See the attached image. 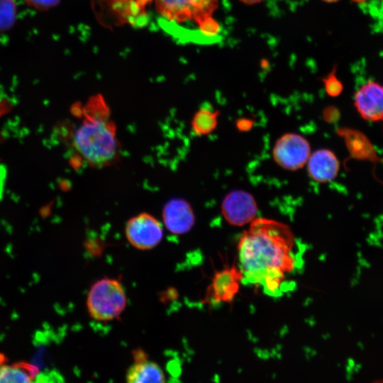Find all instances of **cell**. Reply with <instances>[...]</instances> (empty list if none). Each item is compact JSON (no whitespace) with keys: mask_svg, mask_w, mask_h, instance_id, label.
<instances>
[{"mask_svg":"<svg viewBox=\"0 0 383 383\" xmlns=\"http://www.w3.org/2000/svg\"><path fill=\"white\" fill-rule=\"evenodd\" d=\"M6 357L0 354V382H32L40 373V368L25 361L8 364Z\"/></svg>","mask_w":383,"mask_h":383,"instance_id":"12","label":"cell"},{"mask_svg":"<svg viewBox=\"0 0 383 383\" xmlns=\"http://www.w3.org/2000/svg\"><path fill=\"white\" fill-rule=\"evenodd\" d=\"M354 105L363 119L383 121V84L374 81L362 84L355 94Z\"/></svg>","mask_w":383,"mask_h":383,"instance_id":"9","label":"cell"},{"mask_svg":"<svg viewBox=\"0 0 383 383\" xmlns=\"http://www.w3.org/2000/svg\"><path fill=\"white\" fill-rule=\"evenodd\" d=\"M160 18L165 26L174 29L193 26L206 37H213L218 25L212 16L218 0H155Z\"/></svg>","mask_w":383,"mask_h":383,"instance_id":"3","label":"cell"},{"mask_svg":"<svg viewBox=\"0 0 383 383\" xmlns=\"http://www.w3.org/2000/svg\"><path fill=\"white\" fill-rule=\"evenodd\" d=\"M243 274L239 267L233 265L218 271L209 286L206 299L214 304H229L236 297Z\"/></svg>","mask_w":383,"mask_h":383,"instance_id":"8","label":"cell"},{"mask_svg":"<svg viewBox=\"0 0 383 383\" xmlns=\"http://www.w3.org/2000/svg\"><path fill=\"white\" fill-rule=\"evenodd\" d=\"M295 247V236L288 225L256 217L238 244L243 283L260 286L271 296L282 295L287 287V277L300 264Z\"/></svg>","mask_w":383,"mask_h":383,"instance_id":"1","label":"cell"},{"mask_svg":"<svg viewBox=\"0 0 383 383\" xmlns=\"http://www.w3.org/2000/svg\"><path fill=\"white\" fill-rule=\"evenodd\" d=\"M74 146L92 167L111 164L119 150L114 123L107 118H87L74 133Z\"/></svg>","mask_w":383,"mask_h":383,"instance_id":"2","label":"cell"},{"mask_svg":"<svg viewBox=\"0 0 383 383\" xmlns=\"http://www.w3.org/2000/svg\"><path fill=\"white\" fill-rule=\"evenodd\" d=\"M311 153L309 141L302 135L294 133L280 136L272 149L274 161L279 167L291 171L302 168Z\"/></svg>","mask_w":383,"mask_h":383,"instance_id":"5","label":"cell"},{"mask_svg":"<svg viewBox=\"0 0 383 383\" xmlns=\"http://www.w3.org/2000/svg\"><path fill=\"white\" fill-rule=\"evenodd\" d=\"M218 111L201 109L197 111L192 121V128L197 135H205L213 132L218 124Z\"/></svg>","mask_w":383,"mask_h":383,"instance_id":"14","label":"cell"},{"mask_svg":"<svg viewBox=\"0 0 383 383\" xmlns=\"http://www.w3.org/2000/svg\"><path fill=\"white\" fill-rule=\"evenodd\" d=\"M126 381L130 383L164 382L165 376L161 367L148 359L134 362L127 370Z\"/></svg>","mask_w":383,"mask_h":383,"instance_id":"13","label":"cell"},{"mask_svg":"<svg viewBox=\"0 0 383 383\" xmlns=\"http://www.w3.org/2000/svg\"><path fill=\"white\" fill-rule=\"evenodd\" d=\"M1 196V194H0V196Z\"/></svg>","mask_w":383,"mask_h":383,"instance_id":"24","label":"cell"},{"mask_svg":"<svg viewBox=\"0 0 383 383\" xmlns=\"http://www.w3.org/2000/svg\"><path fill=\"white\" fill-rule=\"evenodd\" d=\"M257 205L255 197L245 190H233L223 198L221 213L231 226H243L250 223L257 216Z\"/></svg>","mask_w":383,"mask_h":383,"instance_id":"7","label":"cell"},{"mask_svg":"<svg viewBox=\"0 0 383 383\" xmlns=\"http://www.w3.org/2000/svg\"><path fill=\"white\" fill-rule=\"evenodd\" d=\"M17 6L13 0H0V32L11 29L15 24Z\"/></svg>","mask_w":383,"mask_h":383,"instance_id":"15","label":"cell"},{"mask_svg":"<svg viewBox=\"0 0 383 383\" xmlns=\"http://www.w3.org/2000/svg\"><path fill=\"white\" fill-rule=\"evenodd\" d=\"M322 1H323L325 2H327V3H333V2H336V1H338L339 0H322Z\"/></svg>","mask_w":383,"mask_h":383,"instance_id":"22","label":"cell"},{"mask_svg":"<svg viewBox=\"0 0 383 383\" xmlns=\"http://www.w3.org/2000/svg\"><path fill=\"white\" fill-rule=\"evenodd\" d=\"M30 7L38 11H48L55 7L61 0H24Z\"/></svg>","mask_w":383,"mask_h":383,"instance_id":"17","label":"cell"},{"mask_svg":"<svg viewBox=\"0 0 383 383\" xmlns=\"http://www.w3.org/2000/svg\"><path fill=\"white\" fill-rule=\"evenodd\" d=\"M251 123L250 120L243 119L238 123V128L242 131H247L251 127Z\"/></svg>","mask_w":383,"mask_h":383,"instance_id":"19","label":"cell"},{"mask_svg":"<svg viewBox=\"0 0 383 383\" xmlns=\"http://www.w3.org/2000/svg\"><path fill=\"white\" fill-rule=\"evenodd\" d=\"M127 304L126 294L119 279L104 277L93 284L87 298L90 316L99 321L118 318Z\"/></svg>","mask_w":383,"mask_h":383,"instance_id":"4","label":"cell"},{"mask_svg":"<svg viewBox=\"0 0 383 383\" xmlns=\"http://www.w3.org/2000/svg\"><path fill=\"white\" fill-rule=\"evenodd\" d=\"M240 1L247 4H254L259 3L262 0H240Z\"/></svg>","mask_w":383,"mask_h":383,"instance_id":"20","label":"cell"},{"mask_svg":"<svg viewBox=\"0 0 383 383\" xmlns=\"http://www.w3.org/2000/svg\"><path fill=\"white\" fill-rule=\"evenodd\" d=\"M6 106L7 105H6L5 104L0 103V116L6 113Z\"/></svg>","mask_w":383,"mask_h":383,"instance_id":"21","label":"cell"},{"mask_svg":"<svg viewBox=\"0 0 383 383\" xmlns=\"http://www.w3.org/2000/svg\"><path fill=\"white\" fill-rule=\"evenodd\" d=\"M134 362L141 361L148 359V355L142 349H135L132 352Z\"/></svg>","mask_w":383,"mask_h":383,"instance_id":"18","label":"cell"},{"mask_svg":"<svg viewBox=\"0 0 383 383\" xmlns=\"http://www.w3.org/2000/svg\"><path fill=\"white\" fill-rule=\"evenodd\" d=\"M335 71L333 70L323 79L327 94L333 97L340 95L343 89V84L337 78Z\"/></svg>","mask_w":383,"mask_h":383,"instance_id":"16","label":"cell"},{"mask_svg":"<svg viewBox=\"0 0 383 383\" xmlns=\"http://www.w3.org/2000/svg\"><path fill=\"white\" fill-rule=\"evenodd\" d=\"M129 243L139 250H150L156 247L163 236L160 222L148 213H141L131 218L125 227Z\"/></svg>","mask_w":383,"mask_h":383,"instance_id":"6","label":"cell"},{"mask_svg":"<svg viewBox=\"0 0 383 383\" xmlns=\"http://www.w3.org/2000/svg\"><path fill=\"white\" fill-rule=\"evenodd\" d=\"M353 1H354L355 2H357V3H362V2L365 1L366 0H353Z\"/></svg>","mask_w":383,"mask_h":383,"instance_id":"23","label":"cell"},{"mask_svg":"<svg viewBox=\"0 0 383 383\" xmlns=\"http://www.w3.org/2000/svg\"><path fill=\"white\" fill-rule=\"evenodd\" d=\"M195 218L192 206L183 199H172L164 206L163 222L166 228L173 234L189 232L195 223Z\"/></svg>","mask_w":383,"mask_h":383,"instance_id":"10","label":"cell"},{"mask_svg":"<svg viewBox=\"0 0 383 383\" xmlns=\"http://www.w3.org/2000/svg\"><path fill=\"white\" fill-rule=\"evenodd\" d=\"M306 165L310 177L321 183L334 179L340 169L337 156L328 149H319L311 153Z\"/></svg>","mask_w":383,"mask_h":383,"instance_id":"11","label":"cell"}]
</instances>
